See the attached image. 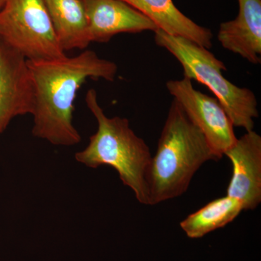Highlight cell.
Masks as SVG:
<instances>
[{
	"instance_id": "6da1fadb",
	"label": "cell",
	"mask_w": 261,
	"mask_h": 261,
	"mask_svg": "<svg viewBox=\"0 0 261 261\" xmlns=\"http://www.w3.org/2000/svg\"><path fill=\"white\" fill-rule=\"evenodd\" d=\"M34 87L32 135L53 145L70 147L82 137L73 125L74 101L88 79L113 82L118 66L92 50L74 57L28 61Z\"/></svg>"
},
{
	"instance_id": "7a4b0ae2",
	"label": "cell",
	"mask_w": 261,
	"mask_h": 261,
	"mask_svg": "<svg viewBox=\"0 0 261 261\" xmlns=\"http://www.w3.org/2000/svg\"><path fill=\"white\" fill-rule=\"evenodd\" d=\"M219 159L200 130L173 99L147 169L149 205L183 195L204 163Z\"/></svg>"
},
{
	"instance_id": "3957f363",
	"label": "cell",
	"mask_w": 261,
	"mask_h": 261,
	"mask_svg": "<svg viewBox=\"0 0 261 261\" xmlns=\"http://www.w3.org/2000/svg\"><path fill=\"white\" fill-rule=\"evenodd\" d=\"M85 100L98 128L87 147L75 153V161L91 168L111 166L139 202L149 205L146 176L152 156L148 145L136 135L127 118H109L105 114L95 89H89Z\"/></svg>"
},
{
	"instance_id": "277c9868",
	"label": "cell",
	"mask_w": 261,
	"mask_h": 261,
	"mask_svg": "<svg viewBox=\"0 0 261 261\" xmlns=\"http://www.w3.org/2000/svg\"><path fill=\"white\" fill-rule=\"evenodd\" d=\"M154 42L172 55L181 64L184 76L203 84L214 93L227 113L233 126L253 130L258 118L257 98L250 89L240 87L225 78L224 62L208 49L186 38L171 35L158 29Z\"/></svg>"
},
{
	"instance_id": "5b68a950",
	"label": "cell",
	"mask_w": 261,
	"mask_h": 261,
	"mask_svg": "<svg viewBox=\"0 0 261 261\" xmlns=\"http://www.w3.org/2000/svg\"><path fill=\"white\" fill-rule=\"evenodd\" d=\"M0 37L28 61H48L66 56L43 0H5L0 10Z\"/></svg>"
},
{
	"instance_id": "8992f818",
	"label": "cell",
	"mask_w": 261,
	"mask_h": 261,
	"mask_svg": "<svg viewBox=\"0 0 261 261\" xmlns=\"http://www.w3.org/2000/svg\"><path fill=\"white\" fill-rule=\"evenodd\" d=\"M166 88L221 159L238 138L232 122L219 101L197 90L192 80L185 76L168 81Z\"/></svg>"
},
{
	"instance_id": "52a82bcc",
	"label": "cell",
	"mask_w": 261,
	"mask_h": 261,
	"mask_svg": "<svg viewBox=\"0 0 261 261\" xmlns=\"http://www.w3.org/2000/svg\"><path fill=\"white\" fill-rule=\"evenodd\" d=\"M34 107L28 60L0 37V135L16 117L32 115Z\"/></svg>"
},
{
	"instance_id": "ba28073f",
	"label": "cell",
	"mask_w": 261,
	"mask_h": 261,
	"mask_svg": "<svg viewBox=\"0 0 261 261\" xmlns=\"http://www.w3.org/2000/svg\"><path fill=\"white\" fill-rule=\"evenodd\" d=\"M232 164L226 195L237 199L243 211L255 210L261 202V137L247 132L225 152Z\"/></svg>"
},
{
	"instance_id": "9c48e42d",
	"label": "cell",
	"mask_w": 261,
	"mask_h": 261,
	"mask_svg": "<svg viewBox=\"0 0 261 261\" xmlns=\"http://www.w3.org/2000/svg\"><path fill=\"white\" fill-rule=\"evenodd\" d=\"M90 42L106 43L122 33L137 34L159 29L143 13L121 0H83Z\"/></svg>"
},
{
	"instance_id": "30bf717a",
	"label": "cell",
	"mask_w": 261,
	"mask_h": 261,
	"mask_svg": "<svg viewBox=\"0 0 261 261\" xmlns=\"http://www.w3.org/2000/svg\"><path fill=\"white\" fill-rule=\"evenodd\" d=\"M239 13L220 25L218 40L224 49L252 64L261 63V0H238Z\"/></svg>"
},
{
	"instance_id": "8fae6325",
	"label": "cell",
	"mask_w": 261,
	"mask_h": 261,
	"mask_svg": "<svg viewBox=\"0 0 261 261\" xmlns=\"http://www.w3.org/2000/svg\"><path fill=\"white\" fill-rule=\"evenodd\" d=\"M143 13L159 29L173 36L186 38L206 49L213 45V33L186 16L173 0H121Z\"/></svg>"
},
{
	"instance_id": "7c38bea8",
	"label": "cell",
	"mask_w": 261,
	"mask_h": 261,
	"mask_svg": "<svg viewBox=\"0 0 261 261\" xmlns=\"http://www.w3.org/2000/svg\"><path fill=\"white\" fill-rule=\"evenodd\" d=\"M58 42L65 51L91 44L83 0H43Z\"/></svg>"
},
{
	"instance_id": "4fadbf2b",
	"label": "cell",
	"mask_w": 261,
	"mask_h": 261,
	"mask_svg": "<svg viewBox=\"0 0 261 261\" xmlns=\"http://www.w3.org/2000/svg\"><path fill=\"white\" fill-rule=\"evenodd\" d=\"M243 211L240 201L226 195L211 201L189 215L181 221L180 226L188 238H201L232 222Z\"/></svg>"
},
{
	"instance_id": "5bb4252c",
	"label": "cell",
	"mask_w": 261,
	"mask_h": 261,
	"mask_svg": "<svg viewBox=\"0 0 261 261\" xmlns=\"http://www.w3.org/2000/svg\"><path fill=\"white\" fill-rule=\"evenodd\" d=\"M5 0H0V10L2 9V8L3 7V5H4Z\"/></svg>"
}]
</instances>
